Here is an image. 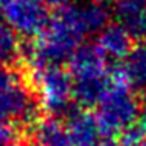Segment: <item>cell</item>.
<instances>
[{
  "label": "cell",
  "mask_w": 146,
  "mask_h": 146,
  "mask_svg": "<svg viewBox=\"0 0 146 146\" xmlns=\"http://www.w3.org/2000/svg\"><path fill=\"white\" fill-rule=\"evenodd\" d=\"M0 17H2V0H0Z\"/></svg>",
  "instance_id": "7"
},
{
  "label": "cell",
  "mask_w": 146,
  "mask_h": 146,
  "mask_svg": "<svg viewBox=\"0 0 146 146\" xmlns=\"http://www.w3.org/2000/svg\"><path fill=\"white\" fill-rule=\"evenodd\" d=\"M110 18L105 0L71 2L51 17L46 30L35 44V54L41 61H59L72 53L82 40L100 33Z\"/></svg>",
  "instance_id": "1"
},
{
  "label": "cell",
  "mask_w": 146,
  "mask_h": 146,
  "mask_svg": "<svg viewBox=\"0 0 146 146\" xmlns=\"http://www.w3.org/2000/svg\"><path fill=\"white\" fill-rule=\"evenodd\" d=\"M2 17L7 27L23 36L41 35L51 20L43 0H2Z\"/></svg>",
  "instance_id": "2"
},
{
  "label": "cell",
  "mask_w": 146,
  "mask_h": 146,
  "mask_svg": "<svg viewBox=\"0 0 146 146\" xmlns=\"http://www.w3.org/2000/svg\"><path fill=\"white\" fill-rule=\"evenodd\" d=\"M112 12L130 36L146 38V0H112Z\"/></svg>",
  "instance_id": "3"
},
{
  "label": "cell",
  "mask_w": 146,
  "mask_h": 146,
  "mask_svg": "<svg viewBox=\"0 0 146 146\" xmlns=\"http://www.w3.org/2000/svg\"><path fill=\"white\" fill-rule=\"evenodd\" d=\"M130 40L131 36L126 33L120 25H107L99 33L97 40V49L104 56H113L118 58L130 51Z\"/></svg>",
  "instance_id": "4"
},
{
  "label": "cell",
  "mask_w": 146,
  "mask_h": 146,
  "mask_svg": "<svg viewBox=\"0 0 146 146\" xmlns=\"http://www.w3.org/2000/svg\"><path fill=\"white\" fill-rule=\"evenodd\" d=\"M20 54V40L13 30L0 23V62H10Z\"/></svg>",
  "instance_id": "5"
},
{
  "label": "cell",
  "mask_w": 146,
  "mask_h": 146,
  "mask_svg": "<svg viewBox=\"0 0 146 146\" xmlns=\"http://www.w3.org/2000/svg\"><path fill=\"white\" fill-rule=\"evenodd\" d=\"M44 3H46L48 7H51V8H62V7H66V5H69L71 2H74V0H43Z\"/></svg>",
  "instance_id": "6"
}]
</instances>
